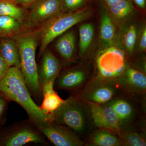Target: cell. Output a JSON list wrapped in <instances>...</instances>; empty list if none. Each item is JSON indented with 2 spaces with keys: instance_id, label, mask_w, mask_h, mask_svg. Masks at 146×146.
<instances>
[{
  "instance_id": "6da1fadb",
  "label": "cell",
  "mask_w": 146,
  "mask_h": 146,
  "mask_svg": "<svg viewBox=\"0 0 146 146\" xmlns=\"http://www.w3.org/2000/svg\"><path fill=\"white\" fill-rule=\"evenodd\" d=\"M0 92L10 101L20 105L27 113L29 119L36 126L52 121L35 102L19 68L11 67L7 74L0 81Z\"/></svg>"
},
{
  "instance_id": "7a4b0ae2",
  "label": "cell",
  "mask_w": 146,
  "mask_h": 146,
  "mask_svg": "<svg viewBox=\"0 0 146 146\" xmlns=\"http://www.w3.org/2000/svg\"><path fill=\"white\" fill-rule=\"evenodd\" d=\"M39 29L23 31L13 38L18 45L20 54V70L31 96L42 100V87L39 84L36 52L40 44Z\"/></svg>"
},
{
  "instance_id": "3957f363",
  "label": "cell",
  "mask_w": 146,
  "mask_h": 146,
  "mask_svg": "<svg viewBox=\"0 0 146 146\" xmlns=\"http://www.w3.org/2000/svg\"><path fill=\"white\" fill-rule=\"evenodd\" d=\"M51 119L70 129L80 137L88 134L93 124L88 104L80 96H70L65 100L51 115Z\"/></svg>"
},
{
  "instance_id": "277c9868",
  "label": "cell",
  "mask_w": 146,
  "mask_h": 146,
  "mask_svg": "<svg viewBox=\"0 0 146 146\" xmlns=\"http://www.w3.org/2000/svg\"><path fill=\"white\" fill-rule=\"evenodd\" d=\"M94 13V9L89 4L79 10L59 13L38 27L41 36L39 55L54 39L76 25L91 18Z\"/></svg>"
},
{
  "instance_id": "5b68a950",
  "label": "cell",
  "mask_w": 146,
  "mask_h": 146,
  "mask_svg": "<svg viewBox=\"0 0 146 146\" xmlns=\"http://www.w3.org/2000/svg\"><path fill=\"white\" fill-rule=\"evenodd\" d=\"M129 57L123 50L115 46L98 51L96 78L110 82L119 79L129 65Z\"/></svg>"
},
{
  "instance_id": "8992f818",
  "label": "cell",
  "mask_w": 146,
  "mask_h": 146,
  "mask_svg": "<svg viewBox=\"0 0 146 146\" xmlns=\"http://www.w3.org/2000/svg\"><path fill=\"white\" fill-rule=\"evenodd\" d=\"M31 143L48 144L46 137L29 119L13 123L0 133L1 146H22Z\"/></svg>"
},
{
  "instance_id": "52a82bcc",
  "label": "cell",
  "mask_w": 146,
  "mask_h": 146,
  "mask_svg": "<svg viewBox=\"0 0 146 146\" xmlns=\"http://www.w3.org/2000/svg\"><path fill=\"white\" fill-rule=\"evenodd\" d=\"M61 13L60 0H38L28 9L21 24L22 31L37 28Z\"/></svg>"
},
{
  "instance_id": "ba28073f",
  "label": "cell",
  "mask_w": 146,
  "mask_h": 146,
  "mask_svg": "<svg viewBox=\"0 0 146 146\" xmlns=\"http://www.w3.org/2000/svg\"><path fill=\"white\" fill-rule=\"evenodd\" d=\"M141 15L137 14L117 26L115 46L123 50L129 57L136 54Z\"/></svg>"
},
{
  "instance_id": "9c48e42d",
  "label": "cell",
  "mask_w": 146,
  "mask_h": 146,
  "mask_svg": "<svg viewBox=\"0 0 146 146\" xmlns=\"http://www.w3.org/2000/svg\"><path fill=\"white\" fill-rule=\"evenodd\" d=\"M36 127L46 138L55 146L84 145L80 137L65 126L51 121L46 125Z\"/></svg>"
},
{
  "instance_id": "30bf717a",
  "label": "cell",
  "mask_w": 146,
  "mask_h": 146,
  "mask_svg": "<svg viewBox=\"0 0 146 146\" xmlns=\"http://www.w3.org/2000/svg\"><path fill=\"white\" fill-rule=\"evenodd\" d=\"M85 101L89 106L93 124L119 136L122 132V125L110 105H103Z\"/></svg>"
},
{
  "instance_id": "8fae6325",
  "label": "cell",
  "mask_w": 146,
  "mask_h": 146,
  "mask_svg": "<svg viewBox=\"0 0 146 146\" xmlns=\"http://www.w3.org/2000/svg\"><path fill=\"white\" fill-rule=\"evenodd\" d=\"M117 93V89L112 82L96 78L87 85L80 96L86 101L104 104L112 101Z\"/></svg>"
},
{
  "instance_id": "7c38bea8",
  "label": "cell",
  "mask_w": 146,
  "mask_h": 146,
  "mask_svg": "<svg viewBox=\"0 0 146 146\" xmlns=\"http://www.w3.org/2000/svg\"><path fill=\"white\" fill-rule=\"evenodd\" d=\"M40 64L38 68V77L41 87L47 82H54L60 74V61L48 47L40 55Z\"/></svg>"
},
{
  "instance_id": "4fadbf2b",
  "label": "cell",
  "mask_w": 146,
  "mask_h": 146,
  "mask_svg": "<svg viewBox=\"0 0 146 146\" xmlns=\"http://www.w3.org/2000/svg\"><path fill=\"white\" fill-rule=\"evenodd\" d=\"M100 24L98 51L115 46L117 36V27L107 10L98 2Z\"/></svg>"
},
{
  "instance_id": "5bb4252c",
  "label": "cell",
  "mask_w": 146,
  "mask_h": 146,
  "mask_svg": "<svg viewBox=\"0 0 146 146\" xmlns=\"http://www.w3.org/2000/svg\"><path fill=\"white\" fill-rule=\"evenodd\" d=\"M88 73L79 67L69 68L59 74L54 82L55 88L72 90L78 89L86 82Z\"/></svg>"
},
{
  "instance_id": "9a60e30c",
  "label": "cell",
  "mask_w": 146,
  "mask_h": 146,
  "mask_svg": "<svg viewBox=\"0 0 146 146\" xmlns=\"http://www.w3.org/2000/svg\"><path fill=\"white\" fill-rule=\"evenodd\" d=\"M54 48L61 57L68 63L75 60L76 38L75 32L71 29L56 38Z\"/></svg>"
},
{
  "instance_id": "2e32d148",
  "label": "cell",
  "mask_w": 146,
  "mask_h": 146,
  "mask_svg": "<svg viewBox=\"0 0 146 146\" xmlns=\"http://www.w3.org/2000/svg\"><path fill=\"white\" fill-rule=\"evenodd\" d=\"M119 80L133 91L141 94L145 92V73L135 66L129 65Z\"/></svg>"
},
{
  "instance_id": "e0dca14e",
  "label": "cell",
  "mask_w": 146,
  "mask_h": 146,
  "mask_svg": "<svg viewBox=\"0 0 146 146\" xmlns=\"http://www.w3.org/2000/svg\"><path fill=\"white\" fill-rule=\"evenodd\" d=\"M54 82H49L42 86L43 101L39 106L42 112L51 118V115L65 101L54 91Z\"/></svg>"
},
{
  "instance_id": "ac0fdd59",
  "label": "cell",
  "mask_w": 146,
  "mask_h": 146,
  "mask_svg": "<svg viewBox=\"0 0 146 146\" xmlns=\"http://www.w3.org/2000/svg\"><path fill=\"white\" fill-rule=\"evenodd\" d=\"M105 8L117 27L122 22L140 13L130 0H122Z\"/></svg>"
},
{
  "instance_id": "d6986e66",
  "label": "cell",
  "mask_w": 146,
  "mask_h": 146,
  "mask_svg": "<svg viewBox=\"0 0 146 146\" xmlns=\"http://www.w3.org/2000/svg\"><path fill=\"white\" fill-rule=\"evenodd\" d=\"M0 54L9 67L20 69V54L15 40L10 37H2L0 40Z\"/></svg>"
},
{
  "instance_id": "ffe728a7",
  "label": "cell",
  "mask_w": 146,
  "mask_h": 146,
  "mask_svg": "<svg viewBox=\"0 0 146 146\" xmlns=\"http://www.w3.org/2000/svg\"><path fill=\"white\" fill-rule=\"evenodd\" d=\"M78 28L79 55L84 58L86 57L93 44L95 36V26L91 22H82Z\"/></svg>"
},
{
  "instance_id": "44dd1931",
  "label": "cell",
  "mask_w": 146,
  "mask_h": 146,
  "mask_svg": "<svg viewBox=\"0 0 146 146\" xmlns=\"http://www.w3.org/2000/svg\"><path fill=\"white\" fill-rule=\"evenodd\" d=\"M89 145L94 146H120L121 141L115 133L107 129H101L90 135Z\"/></svg>"
},
{
  "instance_id": "7402d4cb",
  "label": "cell",
  "mask_w": 146,
  "mask_h": 146,
  "mask_svg": "<svg viewBox=\"0 0 146 146\" xmlns=\"http://www.w3.org/2000/svg\"><path fill=\"white\" fill-rule=\"evenodd\" d=\"M109 104L115 111L121 125L129 122L133 117V108L126 100L117 99L113 100Z\"/></svg>"
},
{
  "instance_id": "603a6c76",
  "label": "cell",
  "mask_w": 146,
  "mask_h": 146,
  "mask_svg": "<svg viewBox=\"0 0 146 146\" xmlns=\"http://www.w3.org/2000/svg\"><path fill=\"white\" fill-rule=\"evenodd\" d=\"M22 32L21 23L10 16H0V37L14 38Z\"/></svg>"
},
{
  "instance_id": "cb8c5ba5",
  "label": "cell",
  "mask_w": 146,
  "mask_h": 146,
  "mask_svg": "<svg viewBox=\"0 0 146 146\" xmlns=\"http://www.w3.org/2000/svg\"><path fill=\"white\" fill-rule=\"evenodd\" d=\"M27 10L10 0H0V16H10L21 24Z\"/></svg>"
},
{
  "instance_id": "d4e9b609",
  "label": "cell",
  "mask_w": 146,
  "mask_h": 146,
  "mask_svg": "<svg viewBox=\"0 0 146 146\" xmlns=\"http://www.w3.org/2000/svg\"><path fill=\"white\" fill-rule=\"evenodd\" d=\"M122 145L145 146V139L143 135L134 131L121 133L119 136Z\"/></svg>"
},
{
  "instance_id": "484cf974",
  "label": "cell",
  "mask_w": 146,
  "mask_h": 146,
  "mask_svg": "<svg viewBox=\"0 0 146 146\" xmlns=\"http://www.w3.org/2000/svg\"><path fill=\"white\" fill-rule=\"evenodd\" d=\"M90 0H60L62 13L79 10L89 4Z\"/></svg>"
},
{
  "instance_id": "4316f807",
  "label": "cell",
  "mask_w": 146,
  "mask_h": 146,
  "mask_svg": "<svg viewBox=\"0 0 146 146\" xmlns=\"http://www.w3.org/2000/svg\"><path fill=\"white\" fill-rule=\"evenodd\" d=\"M146 50V23L145 18H142L138 30L136 53H144Z\"/></svg>"
},
{
  "instance_id": "83f0119b",
  "label": "cell",
  "mask_w": 146,
  "mask_h": 146,
  "mask_svg": "<svg viewBox=\"0 0 146 146\" xmlns=\"http://www.w3.org/2000/svg\"><path fill=\"white\" fill-rule=\"evenodd\" d=\"M9 102L10 101L3 94L0 92V126L4 121L7 106Z\"/></svg>"
},
{
  "instance_id": "f1b7e54d",
  "label": "cell",
  "mask_w": 146,
  "mask_h": 146,
  "mask_svg": "<svg viewBox=\"0 0 146 146\" xmlns=\"http://www.w3.org/2000/svg\"><path fill=\"white\" fill-rule=\"evenodd\" d=\"M10 67L0 54V81L8 74Z\"/></svg>"
},
{
  "instance_id": "f546056e",
  "label": "cell",
  "mask_w": 146,
  "mask_h": 146,
  "mask_svg": "<svg viewBox=\"0 0 146 146\" xmlns=\"http://www.w3.org/2000/svg\"><path fill=\"white\" fill-rule=\"evenodd\" d=\"M139 13H145L146 10V0H130Z\"/></svg>"
},
{
  "instance_id": "4dcf8cb0",
  "label": "cell",
  "mask_w": 146,
  "mask_h": 146,
  "mask_svg": "<svg viewBox=\"0 0 146 146\" xmlns=\"http://www.w3.org/2000/svg\"><path fill=\"white\" fill-rule=\"evenodd\" d=\"M38 0H15L16 3L24 8L28 9Z\"/></svg>"
},
{
  "instance_id": "1f68e13d",
  "label": "cell",
  "mask_w": 146,
  "mask_h": 146,
  "mask_svg": "<svg viewBox=\"0 0 146 146\" xmlns=\"http://www.w3.org/2000/svg\"><path fill=\"white\" fill-rule=\"evenodd\" d=\"M98 2L102 5L104 7H108L114 5L122 0H98Z\"/></svg>"
},
{
  "instance_id": "d6a6232c",
  "label": "cell",
  "mask_w": 146,
  "mask_h": 146,
  "mask_svg": "<svg viewBox=\"0 0 146 146\" xmlns=\"http://www.w3.org/2000/svg\"><path fill=\"white\" fill-rule=\"evenodd\" d=\"M11 1H13L14 2L16 3V1H15V0H11Z\"/></svg>"
},
{
  "instance_id": "836d02e7",
  "label": "cell",
  "mask_w": 146,
  "mask_h": 146,
  "mask_svg": "<svg viewBox=\"0 0 146 146\" xmlns=\"http://www.w3.org/2000/svg\"><path fill=\"white\" fill-rule=\"evenodd\" d=\"M1 38L0 37V40H1Z\"/></svg>"
},
{
  "instance_id": "e575fe53",
  "label": "cell",
  "mask_w": 146,
  "mask_h": 146,
  "mask_svg": "<svg viewBox=\"0 0 146 146\" xmlns=\"http://www.w3.org/2000/svg\"><path fill=\"white\" fill-rule=\"evenodd\" d=\"M10 1H11V0H10Z\"/></svg>"
}]
</instances>
